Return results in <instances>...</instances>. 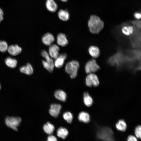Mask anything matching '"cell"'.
<instances>
[{
  "instance_id": "10",
  "label": "cell",
  "mask_w": 141,
  "mask_h": 141,
  "mask_svg": "<svg viewBox=\"0 0 141 141\" xmlns=\"http://www.w3.org/2000/svg\"><path fill=\"white\" fill-rule=\"evenodd\" d=\"M67 57V55L66 53L59 54L58 56L55 59L54 66L57 68H60L62 67Z\"/></svg>"
},
{
  "instance_id": "34",
  "label": "cell",
  "mask_w": 141,
  "mask_h": 141,
  "mask_svg": "<svg viewBox=\"0 0 141 141\" xmlns=\"http://www.w3.org/2000/svg\"><path fill=\"white\" fill-rule=\"evenodd\" d=\"M61 1L63 2H67L68 0H60Z\"/></svg>"
},
{
  "instance_id": "7",
  "label": "cell",
  "mask_w": 141,
  "mask_h": 141,
  "mask_svg": "<svg viewBox=\"0 0 141 141\" xmlns=\"http://www.w3.org/2000/svg\"><path fill=\"white\" fill-rule=\"evenodd\" d=\"M59 50L60 48L57 45L55 44H51L49 48V54L51 58L55 59L59 55Z\"/></svg>"
},
{
  "instance_id": "14",
  "label": "cell",
  "mask_w": 141,
  "mask_h": 141,
  "mask_svg": "<svg viewBox=\"0 0 141 141\" xmlns=\"http://www.w3.org/2000/svg\"><path fill=\"white\" fill-rule=\"evenodd\" d=\"M88 52L90 55L93 58H97L99 56L100 51L98 48L96 46H91L88 49Z\"/></svg>"
},
{
  "instance_id": "18",
  "label": "cell",
  "mask_w": 141,
  "mask_h": 141,
  "mask_svg": "<svg viewBox=\"0 0 141 141\" xmlns=\"http://www.w3.org/2000/svg\"><path fill=\"white\" fill-rule=\"evenodd\" d=\"M54 96L58 100L62 102H65L67 97V95L65 92L61 90H57L54 93Z\"/></svg>"
},
{
  "instance_id": "21",
  "label": "cell",
  "mask_w": 141,
  "mask_h": 141,
  "mask_svg": "<svg viewBox=\"0 0 141 141\" xmlns=\"http://www.w3.org/2000/svg\"><path fill=\"white\" fill-rule=\"evenodd\" d=\"M43 128L45 132L49 135L53 133L55 129L54 126L49 122H47L45 124Z\"/></svg>"
},
{
  "instance_id": "20",
  "label": "cell",
  "mask_w": 141,
  "mask_h": 141,
  "mask_svg": "<svg viewBox=\"0 0 141 141\" xmlns=\"http://www.w3.org/2000/svg\"><path fill=\"white\" fill-rule=\"evenodd\" d=\"M58 15L60 19L64 21L68 20L69 18V13L66 10L60 9L58 12Z\"/></svg>"
},
{
  "instance_id": "24",
  "label": "cell",
  "mask_w": 141,
  "mask_h": 141,
  "mask_svg": "<svg viewBox=\"0 0 141 141\" xmlns=\"http://www.w3.org/2000/svg\"><path fill=\"white\" fill-rule=\"evenodd\" d=\"M68 134V130L66 128L62 127L58 128L57 132V136L63 139L66 138Z\"/></svg>"
},
{
  "instance_id": "16",
  "label": "cell",
  "mask_w": 141,
  "mask_h": 141,
  "mask_svg": "<svg viewBox=\"0 0 141 141\" xmlns=\"http://www.w3.org/2000/svg\"><path fill=\"white\" fill-rule=\"evenodd\" d=\"M78 119L80 122L85 123H87L90 121V116L87 112L82 111L79 114Z\"/></svg>"
},
{
  "instance_id": "2",
  "label": "cell",
  "mask_w": 141,
  "mask_h": 141,
  "mask_svg": "<svg viewBox=\"0 0 141 141\" xmlns=\"http://www.w3.org/2000/svg\"><path fill=\"white\" fill-rule=\"evenodd\" d=\"M79 64L77 61L74 60L69 62L66 64L65 67L66 72L70 75L71 78H74L77 75Z\"/></svg>"
},
{
  "instance_id": "19",
  "label": "cell",
  "mask_w": 141,
  "mask_h": 141,
  "mask_svg": "<svg viewBox=\"0 0 141 141\" xmlns=\"http://www.w3.org/2000/svg\"><path fill=\"white\" fill-rule=\"evenodd\" d=\"M134 31L133 27L131 25H125L121 28L122 33L126 36H129L133 33Z\"/></svg>"
},
{
  "instance_id": "25",
  "label": "cell",
  "mask_w": 141,
  "mask_h": 141,
  "mask_svg": "<svg viewBox=\"0 0 141 141\" xmlns=\"http://www.w3.org/2000/svg\"><path fill=\"white\" fill-rule=\"evenodd\" d=\"M42 63L44 67L50 72H52L54 67V62L50 63L44 60H42Z\"/></svg>"
},
{
  "instance_id": "4",
  "label": "cell",
  "mask_w": 141,
  "mask_h": 141,
  "mask_svg": "<svg viewBox=\"0 0 141 141\" xmlns=\"http://www.w3.org/2000/svg\"><path fill=\"white\" fill-rule=\"evenodd\" d=\"M21 121V119L19 117L7 116L5 119L6 125L16 131H17V128L19 126Z\"/></svg>"
},
{
  "instance_id": "26",
  "label": "cell",
  "mask_w": 141,
  "mask_h": 141,
  "mask_svg": "<svg viewBox=\"0 0 141 141\" xmlns=\"http://www.w3.org/2000/svg\"><path fill=\"white\" fill-rule=\"evenodd\" d=\"M64 119L66 120L67 122L71 123L73 119V115L70 112H67L64 113L63 115Z\"/></svg>"
},
{
  "instance_id": "32",
  "label": "cell",
  "mask_w": 141,
  "mask_h": 141,
  "mask_svg": "<svg viewBox=\"0 0 141 141\" xmlns=\"http://www.w3.org/2000/svg\"><path fill=\"white\" fill-rule=\"evenodd\" d=\"M128 141H137V140L136 137L132 135H130L127 138Z\"/></svg>"
},
{
  "instance_id": "29",
  "label": "cell",
  "mask_w": 141,
  "mask_h": 141,
  "mask_svg": "<svg viewBox=\"0 0 141 141\" xmlns=\"http://www.w3.org/2000/svg\"><path fill=\"white\" fill-rule=\"evenodd\" d=\"M135 134L136 137L141 139V126L138 125L135 128Z\"/></svg>"
},
{
  "instance_id": "30",
  "label": "cell",
  "mask_w": 141,
  "mask_h": 141,
  "mask_svg": "<svg viewBox=\"0 0 141 141\" xmlns=\"http://www.w3.org/2000/svg\"><path fill=\"white\" fill-rule=\"evenodd\" d=\"M133 16L136 19L140 20L141 19V13L138 12H135L133 14Z\"/></svg>"
},
{
  "instance_id": "22",
  "label": "cell",
  "mask_w": 141,
  "mask_h": 141,
  "mask_svg": "<svg viewBox=\"0 0 141 141\" xmlns=\"http://www.w3.org/2000/svg\"><path fill=\"white\" fill-rule=\"evenodd\" d=\"M5 62L6 65L10 68H14L17 65V60L10 57H8L6 58L5 60Z\"/></svg>"
},
{
  "instance_id": "33",
  "label": "cell",
  "mask_w": 141,
  "mask_h": 141,
  "mask_svg": "<svg viewBox=\"0 0 141 141\" xmlns=\"http://www.w3.org/2000/svg\"><path fill=\"white\" fill-rule=\"evenodd\" d=\"M3 13L2 10L0 8V22L3 20Z\"/></svg>"
},
{
  "instance_id": "23",
  "label": "cell",
  "mask_w": 141,
  "mask_h": 141,
  "mask_svg": "<svg viewBox=\"0 0 141 141\" xmlns=\"http://www.w3.org/2000/svg\"><path fill=\"white\" fill-rule=\"evenodd\" d=\"M116 129L120 131L124 132L127 128V125L125 121L123 120H119L115 124Z\"/></svg>"
},
{
  "instance_id": "3",
  "label": "cell",
  "mask_w": 141,
  "mask_h": 141,
  "mask_svg": "<svg viewBox=\"0 0 141 141\" xmlns=\"http://www.w3.org/2000/svg\"><path fill=\"white\" fill-rule=\"evenodd\" d=\"M97 137L99 139L105 140H113L114 137L112 131L108 127L101 128L98 131Z\"/></svg>"
},
{
  "instance_id": "13",
  "label": "cell",
  "mask_w": 141,
  "mask_h": 141,
  "mask_svg": "<svg viewBox=\"0 0 141 141\" xmlns=\"http://www.w3.org/2000/svg\"><path fill=\"white\" fill-rule=\"evenodd\" d=\"M45 5L47 10L51 12H55L57 9V5L54 0H46Z\"/></svg>"
},
{
  "instance_id": "8",
  "label": "cell",
  "mask_w": 141,
  "mask_h": 141,
  "mask_svg": "<svg viewBox=\"0 0 141 141\" xmlns=\"http://www.w3.org/2000/svg\"><path fill=\"white\" fill-rule=\"evenodd\" d=\"M42 41L45 45L50 46L54 42L55 38L52 34L49 33L45 34L42 38Z\"/></svg>"
},
{
  "instance_id": "11",
  "label": "cell",
  "mask_w": 141,
  "mask_h": 141,
  "mask_svg": "<svg viewBox=\"0 0 141 141\" xmlns=\"http://www.w3.org/2000/svg\"><path fill=\"white\" fill-rule=\"evenodd\" d=\"M57 39L58 44L61 46H65L68 43L66 36L63 33L58 34L57 36Z\"/></svg>"
},
{
  "instance_id": "6",
  "label": "cell",
  "mask_w": 141,
  "mask_h": 141,
  "mask_svg": "<svg viewBox=\"0 0 141 141\" xmlns=\"http://www.w3.org/2000/svg\"><path fill=\"white\" fill-rule=\"evenodd\" d=\"M100 68L99 66L94 59L88 61L85 66V72L87 74L94 73L97 71Z\"/></svg>"
},
{
  "instance_id": "5",
  "label": "cell",
  "mask_w": 141,
  "mask_h": 141,
  "mask_svg": "<svg viewBox=\"0 0 141 141\" xmlns=\"http://www.w3.org/2000/svg\"><path fill=\"white\" fill-rule=\"evenodd\" d=\"M85 83L88 87H96L99 85V81L97 76L92 73L88 74L85 78Z\"/></svg>"
},
{
  "instance_id": "12",
  "label": "cell",
  "mask_w": 141,
  "mask_h": 141,
  "mask_svg": "<svg viewBox=\"0 0 141 141\" xmlns=\"http://www.w3.org/2000/svg\"><path fill=\"white\" fill-rule=\"evenodd\" d=\"M9 53L13 56L19 54L22 51L21 48L17 45H11L9 46L7 50Z\"/></svg>"
},
{
  "instance_id": "9",
  "label": "cell",
  "mask_w": 141,
  "mask_h": 141,
  "mask_svg": "<svg viewBox=\"0 0 141 141\" xmlns=\"http://www.w3.org/2000/svg\"><path fill=\"white\" fill-rule=\"evenodd\" d=\"M49 112L52 116L57 117L59 114L61 108V105L59 104H53L51 105Z\"/></svg>"
},
{
  "instance_id": "31",
  "label": "cell",
  "mask_w": 141,
  "mask_h": 141,
  "mask_svg": "<svg viewBox=\"0 0 141 141\" xmlns=\"http://www.w3.org/2000/svg\"><path fill=\"white\" fill-rule=\"evenodd\" d=\"M56 137L54 136L51 135H50L48 137L47 141H57Z\"/></svg>"
},
{
  "instance_id": "15",
  "label": "cell",
  "mask_w": 141,
  "mask_h": 141,
  "mask_svg": "<svg viewBox=\"0 0 141 141\" xmlns=\"http://www.w3.org/2000/svg\"><path fill=\"white\" fill-rule=\"evenodd\" d=\"M20 70L21 72L28 75H31L33 72V67L30 63L20 67Z\"/></svg>"
},
{
  "instance_id": "1",
  "label": "cell",
  "mask_w": 141,
  "mask_h": 141,
  "mask_svg": "<svg viewBox=\"0 0 141 141\" xmlns=\"http://www.w3.org/2000/svg\"><path fill=\"white\" fill-rule=\"evenodd\" d=\"M88 25L90 32L92 34H98L103 29L104 23L98 16L91 15L88 21Z\"/></svg>"
},
{
  "instance_id": "17",
  "label": "cell",
  "mask_w": 141,
  "mask_h": 141,
  "mask_svg": "<svg viewBox=\"0 0 141 141\" xmlns=\"http://www.w3.org/2000/svg\"><path fill=\"white\" fill-rule=\"evenodd\" d=\"M83 99L84 104L87 107H90L93 104V99L87 92H85L84 93Z\"/></svg>"
},
{
  "instance_id": "35",
  "label": "cell",
  "mask_w": 141,
  "mask_h": 141,
  "mask_svg": "<svg viewBox=\"0 0 141 141\" xmlns=\"http://www.w3.org/2000/svg\"><path fill=\"white\" fill-rule=\"evenodd\" d=\"M1 85L0 84V90L1 89Z\"/></svg>"
},
{
  "instance_id": "28",
  "label": "cell",
  "mask_w": 141,
  "mask_h": 141,
  "mask_svg": "<svg viewBox=\"0 0 141 141\" xmlns=\"http://www.w3.org/2000/svg\"><path fill=\"white\" fill-rule=\"evenodd\" d=\"M8 47L7 43L5 41H0V51L5 52L7 50Z\"/></svg>"
},
{
  "instance_id": "27",
  "label": "cell",
  "mask_w": 141,
  "mask_h": 141,
  "mask_svg": "<svg viewBox=\"0 0 141 141\" xmlns=\"http://www.w3.org/2000/svg\"><path fill=\"white\" fill-rule=\"evenodd\" d=\"M41 54L42 56L45 59L46 61L50 63L54 62L51 58L50 57L49 54L45 50H42L41 52Z\"/></svg>"
}]
</instances>
